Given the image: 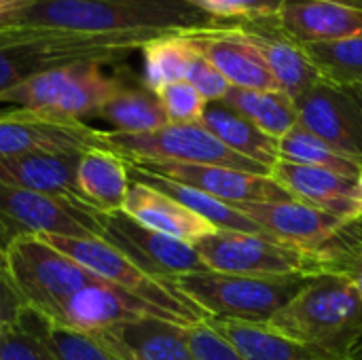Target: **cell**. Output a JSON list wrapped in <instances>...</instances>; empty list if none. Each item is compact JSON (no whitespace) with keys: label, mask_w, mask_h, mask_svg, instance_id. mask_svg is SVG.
<instances>
[{"label":"cell","mask_w":362,"mask_h":360,"mask_svg":"<svg viewBox=\"0 0 362 360\" xmlns=\"http://www.w3.org/2000/svg\"><path fill=\"white\" fill-rule=\"evenodd\" d=\"M98 119L106 121L112 132L121 134H142L168 125V117L159 104L155 91H151L142 81L138 85L123 79L115 95L98 110Z\"/></svg>","instance_id":"cell-27"},{"label":"cell","mask_w":362,"mask_h":360,"mask_svg":"<svg viewBox=\"0 0 362 360\" xmlns=\"http://www.w3.org/2000/svg\"><path fill=\"white\" fill-rule=\"evenodd\" d=\"M210 272L257 278H320L331 276L327 263L299 246L267 233L216 229L193 244Z\"/></svg>","instance_id":"cell-6"},{"label":"cell","mask_w":362,"mask_h":360,"mask_svg":"<svg viewBox=\"0 0 362 360\" xmlns=\"http://www.w3.org/2000/svg\"><path fill=\"white\" fill-rule=\"evenodd\" d=\"M142 83L157 91L170 83L185 81L195 49L185 34H170L148 40L142 49Z\"/></svg>","instance_id":"cell-29"},{"label":"cell","mask_w":362,"mask_h":360,"mask_svg":"<svg viewBox=\"0 0 362 360\" xmlns=\"http://www.w3.org/2000/svg\"><path fill=\"white\" fill-rule=\"evenodd\" d=\"M208 325L225 337L244 360H331L316 350L291 342L265 323L208 318Z\"/></svg>","instance_id":"cell-24"},{"label":"cell","mask_w":362,"mask_h":360,"mask_svg":"<svg viewBox=\"0 0 362 360\" xmlns=\"http://www.w3.org/2000/svg\"><path fill=\"white\" fill-rule=\"evenodd\" d=\"M25 316H30L28 306L13 286L11 278L6 274H0V329L19 327L23 325Z\"/></svg>","instance_id":"cell-38"},{"label":"cell","mask_w":362,"mask_h":360,"mask_svg":"<svg viewBox=\"0 0 362 360\" xmlns=\"http://www.w3.org/2000/svg\"><path fill=\"white\" fill-rule=\"evenodd\" d=\"M358 91H361V95H362V89H358Z\"/></svg>","instance_id":"cell-44"},{"label":"cell","mask_w":362,"mask_h":360,"mask_svg":"<svg viewBox=\"0 0 362 360\" xmlns=\"http://www.w3.org/2000/svg\"><path fill=\"white\" fill-rule=\"evenodd\" d=\"M346 276L354 282V286L358 289V293H361L362 297V252L352 261V265L348 267V272H346Z\"/></svg>","instance_id":"cell-39"},{"label":"cell","mask_w":362,"mask_h":360,"mask_svg":"<svg viewBox=\"0 0 362 360\" xmlns=\"http://www.w3.org/2000/svg\"><path fill=\"white\" fill-rule=\"evenodd\" d=\"M214 19L233 25L259 17H272L278 13L282 0H185Z\"/></svg>","instance_id":"cell-33"},{"label":"cell","mask_w":362,"mask_h":360,"mask_svg":"<svg viewBox=\"0 0 362 360\" xmlns=\"http://www.w3.org/2000/svg\"><path fill=\"white\" fill-rule=\"evenodd\" d=\"M142 318H159L170 323L157 308L98 278L85 289L76 291L70 299H66L59 308H55L38 323L47 329H64L91 337L95 333Z\"/></svg>","instance_id":"cell-12"},{"label":"cell","mask_w":362,"mask_h":360,"mask_svg":"<svg viewBox=\"0 0 362 360\" xmlns=\"http://www.w3.org/2000/svg\"><path fill=\"white\" fill-rule=\"evenodd\" d=\"M346 360H362V339L358 342V346H356V348H354V350L348 354V359Z\"/></svg>","instance_id":"cell-42"},{"label":"cell","mask_w":362,"mask_h":360,"mask_svg":"<svg viewBox=\"0 0 362 360\" xmlns=\"http://www.w3.org/2000/svg\"><path fill=\"white\" fill-rule=\"evenodd\" d=\"M102 240L121 250L146 274L174 282L180 276L210 272L193 244L168 238L129 219L121 212H100Z\"/></svg>","instance_id":"cell-11"},{"label":"cell","mask_w":362,"mask_h":360,"mask_svg":"<svg viewBox=\"0 0 362 360\" xmlns=\"http://www.w3.org/2000/svg\"><path fill=\"white\" fill-rule=\"evenodd\" d=\"M159 38V36H157ZM153 36L89 34L51 28H0V93L55 68L98 62L117 64Z\"/></svg>","instance_id":"cell-2"},{"label":"cell","mask_w":362,"mask_h":360,"mask_svg":"<svg viewBox=\"0 0 362 360\" xmlns=\"http://www.w3.org/2000/svg\"><path fill=\"white\" fill-rule=\"evenodd\" d=\"M301 47L322 81L346 89H362V36Z\"/></svg>","instance_id":"cell-30"},{"label":"cell","mask_w":362,"mask_h":360,"mask_svg":"<svg viewBox=\"0 0 362 360\" xmlns=\"http://www.w3.org/2000/svg\"><path fill=\"white\" fill-rule=\"evenodd\" d=\"M127 166L193 187L231 206L293 199L291 193L282 189L272 176L250 174L227 166H199V163H172V161H136V163L127 161Z\"/></svg>","instance_id":"cell-14"},{"label":"cell","mask_w":362,"mask_h":360,"mask_svg":"<svg viewBox=\"0 0 362 360\" xmlns=\"http://www.w3.org/2000/svg\"><path fill=\"white\" fill-rule=\"evenodd\" d=\"M81 155L83 153H34L19 157H0V185L78 197L76 166Z\"/></svg>","instance_id":"cell-22"},{"label":"cell","mask_w":362,"mask_h":360,"mask_svg":"<svg viewBox=\"0 0 362 360\" xmlns=\"http://www.w3.org/2000/svg\"><path fill=\"white\" fill-rule=\"evenodd\" d=\"M299 125L362 168V95L320 81L297 102Z\"/></svg>","instance_id":"cell-13"},{"label":"cell","mask_w":362,"mask_h":360,"mask_svg":"<svg viewBox=\"0 0 362 360\" xmlns=\"http://www.w3.org/2000/svg\"><path fill=\"white\" fill-rule=\"evenodd\" d=\"M185 339L195 360H244L225 337L208 325V320L185 327Z\"/></svg>","instance_id":"cell-35"},{"label":"cell","mask_w":362,"mask_h":360,"mask_svg":"<svg viewBox=\"0 0 362 360\" xmlns=\"http://www.w3.org/2000/svg\"><path fill=\"white\" fill-rule=\"evenodd\" d=\"M276 19L299 45L362 36V8L333 0H282Z\"/></svg>","instance_id":"cell-20"},{"label":"cell","mask_w":362,"mask_h":360,"mask_svg":"<svg viewBox=\"0 0 362 360\" xmlns=\"http://www.w3.org/2000/svg\"><path fill=\"white\" fill-rule=\"evenodd\" d=\"M100 129L21 108L0 110V157L34 153H85L98 146Z\"/></svg>","instance_id":"cell-15"},{"label":"cell","mask_w":362,"mask_h":360,"mask_svg":"<svg viewBox=\"0 0 362 360\" xmlns=\"http://www.w3.org/2000/svg\"><path fill=\"white\" fill-rule=\"evenodd\" d=\"M28 2H32V0H0V21L6 19L8 15L21 11Z\"/></svg>","instance_id":"cell-40"},{"label":"cell","mask_w":362,"mask_h":360,"mask_svg":"<svg viewBox=\"0 0 362 360\" xmlns=\"http://www.w3.org/2000/svg\"><path fill=\"white\" fill-rule=\"evenodd\" d=\"M6 269L30 316L42 320L98 276L49 246L40 236H19L6 246Z\"/></svg>","instance_id":"cell-9"},{"label":"cell","mask_w":362,"mask_h":360,"mask_svg":"<svg viewBox=\"0 0 362 360\" xmlns=\"http://www.w3.org/2000/svg\"><path fill=\"white\" fill-rule=\"evenodd\" d=\"M40 238L62 255L74 259L93 276L157 308L170 323L178 327H191L202 320H208V316L193 301H189L174 286V282H165L146 274L134 261H129L121 250H117L102 238H59V236H40Z\"/></svg>","instance_id":"cell-5"},{"label":"cell","mask_w":362,"mask_h":360,"mask_svg":"<svg viewBox=\"0 0 362 360\" xmlns=\"http://www.w3.org/2000/svg\"><path fill=\"white\" fill-rule=\"evenodd\" d=\"M185 81H189L208 102H221L231 89L229 81L206 57H202L197 51H195V55L191 59V66H189V72H187Z\"/></svg>","instance_id":"cell-37"},{"label":"cell","mask_w":362,"mask_h":360,"mask_svg":"<svg viewBox=\"0 0 362 360\" xmlns=\"http://www.w3.org/2000/svg\"><path fill=\"white\" fill-rule=\"evenodd\" d=\"M265 325L331 360H346L362 339V297L348 276H320Z\"/></svg>","instance_id":"cell-3"},{"label":"cell","mask_w":362,"mask_h":360,"mask_svg":"<svg viewBox=\"0 0 362 360\" xmlns=\"http://www.w3.org/2000/svg\"><path fill=\"white\" fill-rule=\"evenodd\" d=\"M0 360H62L42 333L28 331L23 325L0 329Z\"/></svg>","instance_id":"cell-34"},{"label":"cell","mask_w":362,"mask_h":360,"mask_svg":"<svg viewBox=\"0 0 362 360\" xmlns=\"http://www.w3.org/2000/svg\"><path fill=\"white\" fill-rule=\"evenodd\" d=\"M233 25L248 36V40L261 53L278 89L284 91L293 102L322 81L318 70L303 53V47L282 30L276 15L240 21Z\"/></svg>","instance_id":"cell-16"},{"label":"cell","mask_w":362,"mask_h":360,"mask_svg":"<svg viewBox=\"0 0 362 360\" xmlns=\"http://www.w3.org/2000/svg\"><path fill=\"white\" fill-rule=\"evenodd\" d=\"M89 339L119 360H195L185 339V327L159 318L119 325Z\"/></svg>","instance_id":"cell-19"},{"label":"cell","mask_w":362,"mask_h":360,"mask_svg":"<svg viewBox=\"0 0 362 360\" xmlns=\"http://www.w3.org/2000/svg\"><path fill=\"white\" fill-rule=\"evenodd\" d=\"M191 47L206 57L231 87L278 89L261 53L235 25H218L185 34Z\"/></svg>","instance_id":"cell-17"},{"label":"cell","mask_w":362,"mask_h":360,"mask_svg":"<svg viewBox=\"0 0 362 360\" xmlns=\"http://www.w3.org/2000/svg\"><path fill=\"white\" fill-rule=\"evenodd\" d=\"M333 2H341V4H350V6L362 8V0H333Z\"/></svg>","instance_id":"cell-43"},{"label":"cell","mask_w":362,"mask_h":360,"mask_svg":"<svg viewBox=\"0 0 362 360\" xmlns=\"http://www.w3.org/2000/svg\"><path fill=\"white\" fill-rule=\"evenodd\" d=\"M123 212L146 229L187 244H197L199 240L216 231L206 219L197 216L174 197L138 180H132Z\"/></svg>","instance_id":"cell-21"},{"label":"cell","mask_w":362,"mask_h":360,"mask_svg":"<svg viewBox=\"0 0 362 360\" xmlns=\"http://www.w3.org/2000/svg\"><path fill=\"white\" fill-rule=\"evenodd\" d=\"M121 83L123 76L106 72L104 64H72L36 74L6 89L0 93V106L64 121H83L85 117H95Z\"/></svg>","instance_id":"cell-4"},{"label":"cell","mask_w":362,"mask_h":360,"mask_svg":"<svg viewBox=\"0 0 362 360\" xmlns=\"http://www.w3.org/2000/svg\"><path fill=\"white\" fill-rule=\"evenodd\" d=\"M42 335L62 360H119L93 339L72 331L42 327Z\"/></svg>","instance_id":"cell-36"},{"label":"cell","mask_w":362,"mask_h":360,"mask_svg":"<svg viewBox=\"0 0 362 360\" xmlns=\"http://www.w3.org/2000/svg\"><path fill=\"white\" fill-rule=\"evenodd\" d=\"M132 187L129 166L106 149H87L76 166L78 197L100 212H121Z\"/></svg>","instance_id":"cell-23"},{"label":"cell","mask_w":362,"mask_h":360,"mask_svg":"<svg viewBox=\"0 0 362 360\" xmlns=\"http://www.w3.org/2000/svg\"><path fill=\"white\" fill-rule=\"evenodd\" d=\"M202 125L233 153L248 157L269 170L276 166L280 140L267 136L263 129H259L252 121H248L231 106L223 102H208L206 112L202 117Z\"/></svg>","instance_id":"cell-25"},{"label":"cell","mask_w":362,"mask_h":360,"mask_svg":"<svg viewBox=\"0 0 362 360\" xmlns=\"http://www.w3.org/2000/svg\"><path fill=\"white\" fill-rule=\"evenodd\" d=\"M98 149H106L129 163L136 161H172V163H199V166H227L250 174L272 176V170L233 153L202 123L178 125L168 123L153 132L121 134L100 129Z\"/></svg>","instance_id":"cell-8"},{"label":"cell","mask_w":362,"mask_h":360,"mask_svg":"<svg viewBox=\"0 0 362 360\" xmlns=\"http://www.w3.org/2000/svg\"><path fill=\"white\" fill-rule=\"evenodd\" d=\"M155 93H157L159 104L170 123H178V125L202 123L208 100L189 81L170 83V85L157 89Z\"/></svg>","instance_id":"cell-32"},{"label":"cell","mask_w":362,"mask_h":360,"mask_svg":"<svg viewBox=\"0 0 362 360\" xmlns=\"http://www.w3.org/2000/svg\"><path fill=\"white\" fill-rule=\"evenodd\" d=\"M129 176H132V180H138L142 185H148V187L174 197L178 204L187 206L191 212L206 219L214 229L263 233L261 227L252 219H248L238 206L225 204V202H221V199H216V197H212L208 193H202V191H197L193 187L168 180L163 176H157V174H151V172H144V170L129 168Z\"/></svg>","instance_id":"cell-26"},{"label":"cell","mask_w":362,"mask_h":360,"mask_svg":"<svg viewBox=\"0 0 362 360\" xmlns=\"http://www.w3.org/2000/svg\"><path fill=\"white\" fill-rule=\"evenodd\" d=\"M227 25L185 0H32L0 28L170 36Z\"/></svg>","instance_id":"cell-1"},{"label":"cell","mask_w":362,"mask_h":360,"mask_svg":"<svg viewBox=\"0 0 362 360\" xmlns=\"http://www.w3.org/2000/svg\"><path fill=\"white\" fill-rule=\"evenodd\" d=\"M221 102L244 115L248 121H252L259 129L276 140L286 136L299 123L295 102L280 89L231 87Z\"/></svg>","instance_id":"cell-28"},{"label":"cell","mask_w":362,"mask_h":360,"mask_svg":"<svg viewBox=\"0 0 362 360\" xmlns=\"http://www.w3.org/2000/svg\"><path fill=\"white\" fill-rule=\"evenodd\" d=\"M278 161L299 163V166H312V168H325L350 178H358L361 166L331 149L325 140L314 136L303 125H295L286 136L278 142Z\"/></svg>","instance_id":"cell-31"},{"label":"cell","mask_w":362,"mask_h":360,"mask_svg":"<svg viewBox=\"0 0 362 360\" xmlns=\"http://www.w3.org/2000/svg\"><path fill=\"white\" fill-rule=\"evenodd\" d=\"M272 178L291 193L293 199L335 214L339 219H361L356 202V178L312 166L276 161Z\"/></svg>","instance_id":"cell-18"},{"label":"cell","mask_w":362,"mask_h":360,"mask_svg":"<svg viewBox=\"0 0 362 360\" xmlns=\"http://www.w3.org/2000/svg\"><path fill=\"white\" fill-rule=\"evenodd\" d=\"M314 278H257L233 274H189L174 286L208 318L267 323Z\"/></svg>","instance_id":"cell-7"},{"label":"cell","mask_w":362,"mask_h":360,"mask_svg":"<svg viewBox=\"0 0 362 360\" xmlns=\"http://www.w3.org/2000/svg\"><path fill=\"white\" fill-rule=\"evenodd\" d=\"M356 202H358V208H361L362 212V170L361 174H358V178H356Z\"/></svg>","instance_id":"cell-41"},{"label":"cell","mask_w":362,"mask_h":360,"mask_svg":"<svg viewBox=\"0 0 362 360\" xmlns=\"http://www.w3.org/2000/svg\"><path fill=\"white\" fill-rule=\"evenodd\" d=\"M19 236L100 238V210L72 195H53L0 185V242Z\"/></svg>","instance_id":"cell-10"}]
</instances>
